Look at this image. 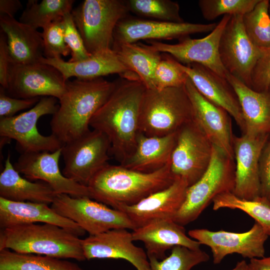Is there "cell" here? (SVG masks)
Wrapping results in <instances>:
<instances>
[{
    "mask_svg": "<svg viewBox=\"0 0 270 270\" xmlns=\"http://www.w3.org/2000/svg\"><path fill=\"white\" fill-rule=\"evenodd\" d=\"M146 89L138 77L121 78L111 95L90 120V127L108 137L110 154L120 164L135 150Z\"/></svg>",
    "mask_w": 270,
    "mask_h": 270,
    "instance_id": "6da1fadb",
    "label": "cell"
},
{
    "mask_svg": "<svg viewBox=\"0 0 270 270\" xmlns=\"http://www.w3.org/2000/svg\"><path fill=\"white\" fill-rule=\"evenodd\" d=\"M117 80L99 78L66 82V91L50 122L52 134L64 144L90 130V122L114 90Z\"/></svg>",
    "mask_w": 270,
    "mask_h": 270,
    "instance_id": "7a4b0ae2",
    "label": "cell"
},
{
    "mask_svg": "<svg viewBox=\"0 0 270 270\" xmlns=\"http://www.w3.org/2000/svg\"><path fill=\"white\" fill-rule=\"evenodd\" d=\"M176 178L171 171L170 162L148 173L108 164L94 176L88 187L91 198L116 209L138 203L168 187Z\"/></svg>",
    "mask_w": 270,
    "mask_h": 270,
    "instance_id": "3957f363",
    "label": "cell"
},
{
    "mask_svg": "<svg viewBox=\"0 0 270 270\" xmlns=\"http://www.w3.org/2000/svg\"><path fill=\"white\" fill-rule=\"evenodd\" d=\"M81 240L74 233L54 224H18L1 228L0 250L84 261Z\"/></svg>",
    "mask_w": 270,
    "mask_h": 270,
    "instance_id": "277c9868",
    "label": "cell"
},
{
    "mask_svg": "<svg viewBox=\"0 0 270 270\" xmlns=\"http://www.w3.org/2000/svg\"><path fill=\"white\" fill-rule=\"evenodd\" d=\"M192 120L191 102L185 85L146 89L140 118V131L148 136H163L177 132Z\"/></svg>",
    "mask_w": 270,
    "mask_h": 270,
    "instance_id": "5b68a950",
    "label": "cell"
},
{
    "mask_svg": "<svg viewBox=\"0 0 270 270\" xmlns=\"http://www.w3.org/2000/svg\"><path fill=\"white\" fill-rule=\"evenodd\" d=\"M234 160L213 145L210 164L204 175L188 187L181 208L172 220L184 226L196 220L218 195L233 192Z\"/></svg>",
    "mask_w": 270,
    "mask_h": 270,
    "instance_id": "8992f818",
    "label": "cell"
},
{
    "mask_svg": "<svg viewBox=\"0 0 270 270\" xmlns=\"http://www.w3.org/2000/svg\"><path fill=\"white\" fill-rule=\"evenodd\" d=\"M129 10L124 0H84L71 14L88 52L92 54L110 49L118 23Z\"/></svg>",
    "mask_w": 270,
    "mask_h": 270,
    "instance_id": "52a82bcc",
    "label": "cell"
},
{
    "mask_svg": "<svg viewBox=\"0 0 270 270\" xmlns=\"http://www.w3.org/2000/svg\"><path fill=\"white\" fill-rule=\"evenodd\" d=\"M58 98L44 96L28 111L12 117L0 118V136L16 140V148L20 154L40 152H54L64 144L54 134L44 136L37 129L40 118L54 114L58 110Z\"/></svg>",
    "mask_w": 270,
    "mask_h": 270,
    "instance_id": "ba28073f",
    "label": "cell"
},
{
    "mask_svg": "<svg viewBox=\"0 0 270 270\" xmlns=\"http://www.w3.org/2000/svg\"><path fill=\"white\" fill-rule=\"evenodd\" d=\"M50 207L62 216L75 222L89 235L113 229L133 230L136 228L124 212L89 197L74 198L66 194H57Z\"/></svg>",
    "mask_w": 270,
    "mask_h": 270,
    "instance_id": "9c48e42d",
    "label": "cell"
},
{
    "mask_svg": "<svg viewBox=\"0 0 270 270\" xmlns=\"http://www.w3.org/2000/svg\"><path fill=\"white\" fill-rule=\"evenodd\" d=\"M110 150L108 137L98 130H90L62 148V172L66 177L88 186L94 176L109 164Z\"/></svg>",
    "mask_w": 270,
    "mask_h": 270,
    "instance_id": "30bf717a",
    "label": "cell"
},
{
    "mask_svg": "<svg viewBox=\"0 0 270 270\" xmlns=\"http://www.w3.org/2000/svg\"><path fill=\"white\" fill-rule=\"evenodd\" d=\"M213 145L192 120L176 132V141L170 160V169L176 178L190 186L204 175L212 157Z\"/></svg>",
    "mask_w": 270,
    "mask_h": 270,
    "instance_id": "8fae6325",
    "label": "cell"
},
{
    "mask_svg": "<svg viewBox=\"0 0 270 270\" xmlns=\"http://www.w3.org/2000/svg\"><path fill=\"white\" fill-rule=\"evenodd\" d=\"M242 16H232L220 38L218 52L226 71L251 88V77L262 48L254 44L248 36Z\"/></svg>",
    "mask_w": 270,
    "mask_h": 270,
    "instance_id": "7c38bea8",
    "label": "cell"
},
{
    "mask_svg": "<svg viewBox=\"0 0 270 270\" xmlns=\"http://www.w3.org/2000/svg\"><path fill=\"white\" fill-rule=\"evenodd\" d=\"M66 82L54 67L42 62L22 64L10 62L6 93L18 98L52 96L64 94Z\"/></svg>",
    "mask_w": 270,
    "mask_h": 270,
    "instance_id": "4fadbf2b",
    "label": "cell"
},
{
    "mask_svg": "<svg viewBox=\"0 0 270 270\" xmlns=\"http://www.w3.org/2000/svg\"><path fill=\"white\" fill-rule=\"evenodd\" d=\"M231 16H224L215 28L204 38L187 36L176 44L148 40V46L160 53L170 54L182 64H198L226 78L228 72L220 60L218 46L222 33Z\"/></svg>",
    "mask_w": 270,
    "mask_h": 270,
    "instance_id": "5bb4252c",
    "label": "cell"
},
{
    "mask_svg": "<svg viewBox=\"0 0 270 270\" xmlns=\"http://www.w3.org/2000/svg\"><path fill=\"white\" fill-rule=\"evenodd\" d=\"M188 234L201 244L210 247L214 264L220 263L226 256L235 253L250 259L264 258V243L268 237L256 222L244 232L197 228L189 230Z\"/></svg>",
    "mask_w": 270,
    "mask_h": 270,
    "instance_id": "9a60e30c",
    "label": "cell"
},
{
    "mask_svg": "<svg viewBox=\"0 0 270 270\" xmlns=\"http://www.w3.org/2000/svg\"><path fill=\"white\" fill-rule=\"evenodd\" d=\"M218 23L174 22L145 20L127 16L116 24L113 44L136 43L140 40H179L190 34L212 31Z\"/></svg>",
    "mask_w": 270,
    "mask_h": 270,
    "instance_id": "2e32d148",
    "label": "cell"
},
{
    "mask_svg": "<svg viewBox=\"0 0 270 270\" xmlns=\"http://www.w3.org/2000/svg\"><path fill=\"white\" fill-rule=\"evenodd\" d=\"M61 156L62 148L54 152L21 154L14 167L30 180H40L47 183L56 194L91 198L88 186L66 177L60 171L59 160Z\"/></svg>",
    "mask_w": 270,
    "mask_h": 270,
    "instance_id": "e0dca14e",
    "label": "cell"
},
{
    "mask_svg": "<svg viewBox=\"0 0 270 270\" xmlns=\"http://www.w3.org/2000/svg\"><path fill=\"white\" fill-rule=\"evenodd\" d=\"M192 107V120L212 142L234 160L230 116L204 96L188 78L185 84Z\"/></svg>",
    "mask_w": 270,
    "mask_h": 270,
    "instance_id": "ac0fdd59",
    "label": "cell"
},
{
    "mask_svg": "<svg viewBox=\"0 0 270 270\" xmlns=\"http://www.w3.org/2000/svg\"><path fill=\"white\" fill-rule=\"evenodd\" d=\"M270 134H242L234 135L235 160L234 188L233 193L245 200L260 196L259 160L262 150Z\"/></svg>",
    "mask_w": 270,
    "mask_h": 270,
    "instance_id": "d6986e66",
    "label": "cell"
},
{
    "mask_svg": "<svg viewBox=\"0 0 270 270\" xmlns=\"http://www.w3.org/2000/svg\"><path fill=\"white\" fill-rule=\"evenodd\" d=\"M132 233L127 229H113L82 240L86 260L123 259L137 270H150L146 252L133 244Z\"/></svg>",
    "mask_w": 270,
    "mask_h": 270,
    "instance_id": "ffe728a7",
    "label": "cell"
},
{
    "mask_svg": "<svg viewBox=\"0 0 270 270\" xmlns=\"http://www.w3.org/2000/svg\"><path fill=\"white\" fill-rule=\"evenodd\" d=\"M188 186L184 180L176 178L168 187L135 204L120 206L116 210L124 212L136 228L157 219H172L184 202Z\"/></svg>",
    "mask_w": 270,
    "mask_h": 270,
    "instance_id": "44dd1931",
    "label": "cell"
},
{
    "mask_svg": "<svg viewBox=\"0 0 270 270\" xmlns=\"http://www.w3.org/2000/svg\"><path fill=\"white\" fill-rule=\"evenodd\" d=\"M178 64L197 90L208 100L224 109L244 134L246 127L240 102L226 78L198 64L184 65L178 62Z\"/></svg>",
    "mask_w": 270,
    "mask_h": 270,
    "instance_id": "7402d4cb",
    "label": "cell"
},
{
    "mask_svg": "<svg viewBox=\"0 0 270 270\" xmlns=\"http://www.w3.org/2000/svg\"><path fill=\"white\" fill-rule=\"evenodd\" d=\"M134 241L144 243L148 256L164 259L166 252L177 246L190 249H200L201 244L186 236L184 227L172 218L157 219L132 230Z\"/></svg>",
    "mask_w": 270,
    "mask_h": 270,
    "instance_id": "603a6c76",
    "label": "cell"
},
{
    "mask_svg": "<svg viewBox=\"0 0 270 270\" xmlns=\"http://www.w3.org/2000/svg\"><path fill=\"white\" fill-rule=\"evenodd\" d=\"M40 62L56 68L66 81L72 77L87 80L114 74L124 78L136 76L122 63L112 48L92 54L88 58L76 62L65 61L61 58L44 57Z\"/></svg>",
    "mask_w": 270,
    "mask_h": 270,
    "instance_id": "cb8c5ba5",
    "label": "cell"
},
{
    "mask_svg": "<svg viewBox=\"0 0 270 270\" xmlns=\"http://www.w3.org/2000/svg\"><path fill=\"white\" fill-rule=\"evenodd\" d=\"M38 222L62 227L78 236L86 233L77 224L58 214L48 204L30 202H14L0 197V228Z\"/></svg>",
    "mask_w": 270,
    "mask_h": 270,
    "instance_id": "d4e9b609",
    "label": "cell"
},
{
    "mask_svg": "<svg viewBox=\"0 0 270 270\" xmlns=\"http://www.w3.org/2000/svg\"><path fill=\"white\" fill-rule=\"evenodd\" d=\"M0 26L6 38L11 62L32 64L44 57L42 32L6 15L0 16Z\"/></svg>",
    "mask_w": 270,
    "mask_h": 270,
    "instance_id": "484cf974",
    "label": "cell"
},
{
    "mask_svg": "<svg viewBox=\"0 0 270 270\" xmlns=\"http://www.w3.org/2000/svg\"><path fill=\"white\" fill-rule=\"evenodd\" d=\"M226 78L238 97L245 124L244 133L270 134V90L255 91L228 72Z\"/></svg>",
    "mask_w": 270,
    "mask_h": 270,
    "instance_id": "4316f807",
    "label": "cell"
},
{
    "mask_svg": "<svg viewBox=\"0 0 270 270\" xmlns=\"http://www.w3.org/2000/svg\"><path fill=\"white\" fill-rule=\"evenodd\" d=\"M176 132L163 136H148L140 132L132 154L120 165L129 169L152 172L170 162Z\"/></svg>",
    "mask_w": 270,
    "mask_h": 270,
    "instance_id": "83f0119b",
    "label": "cell"
},
{
    "mask_svg": "<svg viewBox=\"0 0 270 270\" xmlns=\"http://www.w3.org/2000/svg\"><path fill=\"white\" fill-rule=\"evenodd\" d=\"M57 194L47 183L24 178L14 167L8 154L0 174V197L14 202L52 204Z\"/></svg>",
    "mask_w": 270,
    "mask_h": 270,
    "instance_id": "f1b7e54d",
    "label": "cell"
},
{
    "mask_svg": "<svg viewBox=\"0 0 270 270\" xmlns=\"http://www.w3.org/2000/svg\"><path fill=\"white\" fill-rule=\"evenodd\" d=\"M112 49L122 63L138 77L146 88L156 89L154 72L162 58V53L141 42L113 44Z\"/></svg>",
    "mask_w": 270,
    "mask_h": 270,
    "instance_id": "f546056e",
    "label": "cell"
},
{
    "mask_svg": "<svg viewBox=\"0 0 270 270\" xmlns=\"http://www.w3.org/2000/svg\"><path fill=\"white\" fill-rule=\"evenodd\" d=\"M0 270H84L76 263L52 256L0 250Z\"/></svg>",
    "mask_w": 270,
    "mask_h": 270,
    "instance_id": "4dcf8cb0",
    "label": "cell"
},
{
    "mask_svg": "<svg viewBox=\"0 0 270 270\" xmlns=\"http://www.w3.org/2000/svg\"><path fill=\"white\" fill-rule=\"evenodd\" d=\"M74 0H28L19 21L34 29H42L72 10Z\"/></svg>",
    "mask_w": 270,
    "mask_h": 270,
    "instance_id": "1f68e13d",
    "label": "cell"
},
{
    "mask_svg": "<svg viewBox=\"0 0 270 270\" xmlns=\"http://www.w3.org/2000/svg\"><path fill=\"white\" fill-rule=\"evenodd\" d=\"M212 203L214 210L228 208L246 212L270 236V202L265 198L260 196L253 200H245L232 192H226L216 196Z\"/></svg>",
    "mask_w": 270,
    "mask_h": 270,
    "instance_id": "d6a6232c",
    "label": "cell"
},
{
    "mask_svg": "<svg viewBox=\"0 0 270 270\" xmlns=\"http://www.w3.org/2000/svg\"><path fill=\"white\" fill-rule=\"evenodd\" d=\"M242 19L252 42L261 48L270 47L269 0H260L251 11L242 16Z\"/></svg>",
    "mask_w": 270,
    "mask_h": 270,
    "instance_id": "836d02e7",
    "label": "cell"
},
{
    "mask_svg": "<svg viewBox=\"0 0 270 270\" xmlns=\"http://www.w3.org/2000/svg\"><path fill=\"white\" fill-rule=\"evenodd\" d=\"M148 256L150 270H190L210 258L208 254L200 249L194 250L180 246L173 247L170 255L161 261L154 256Z\"/></svg>",
    "mask_w": 270,
    "mask_h": 270,
    "instance_id": "e575fe53",
    "label": "cell"
},
{
    "mask_svg": "<svg viewBox=\"0 0 270 270\" xmlns=\"http://www.w3.org/2000/svg\"><path fill=\"white\" fill-rule=\"evenodd\" d=\"M129 12L143 17L164 22H182L180 8L176 2L170 0H128Z\"/></svg>",
    "mask_w": 270,
    "mask_h": 270,
    "instance_id": "d590c367",
    "label": "cell"
},
{
    "mask_svg": "<svg viewBox=\"0 0 270 270\" xmlns=\"http://www.w3.org/2000/svg\"><path fill=\"white\" fill-rule=\"evenodd\" d=\"M260 0H200L198 7L204 18L213 20L222 15H242L251 11Z\"/></svg>",
    "mask_w": 270,
    "mask_h": 270,
    "instance_id": "8d00e7d4",
    "label": "cell"
},
{
    "mask_svg": "<svg viewBox=\"0 0 270 270\" xmlns=\"http://www.w3.org/2000/svg\"><path fill=\"white\" fill-rule=\"evenodd\" d=\"M164 54L154 72L156 89L184 86L188 77L180 68L178 62L170 54Z\"/></svg>",
    "mask_w": 270,
    "mask_h": 270,
    "instance_id": "74e56055",
    "label": "cell"
},
{
    "mask_svg": "<svg viewBox=\"0 0 270 270\" xmlns=\"http://www.w3.org/2000/svg\"><path fill=\"white\" fill-rule=\"evenodd\" d=\"M62 18L53 22L42 32L46 58H61L71 53L65 42Z\"/></svg>",
    "mask_w": 270,
    "mask_h": 270,
    "instance_id": "f35d334b",
    "label": "cell"
},
{
    "mask_svg": "<svg viewBox=\"0 0 270 270\" xmlns=\"http://www.w3.org/2000/svg\"><path fill=\"white\" fill-rule=\"evenodd\" d=\"M64 38L66 44L71 52V58L68 61L76 62L88 58L90 54L73 20L71 12L62 18Z\"/></svg>",
    "mask_w": 270,
    "mask_h": 270,
    "instance_id": "ab89813d",
    "label": "cell"
},
{
    "mask_svg": "<svg viewBox=\"0 0 270 270\" xmlns=\"http://www.w3.org/2000/svg\"><path fill=\"white\" fill-rule=\"evenodd\" d=\"M270 47L262 48V56L253 70L251 77V88L262 92L270 90Z\"/></svg>",
    "mask_w": 270,
    "mask_h": 270,
    "instance_id": "60d3db41",
    "label": "cell"
},
{
    "mask_svg": "<svg viewBox=\"0 0 270 270\" xmlns=\"http://www.w3.org/2000/svg\"><path fill=\"white\" fill-rule=\"evenodd\" d=\"M40 98H18L8 96L5 90L0 87V118L12 117L22 110L32 108L40 100Z\"/></svg>",
    "mask_w": 270,
    "mask_h": 270,
    "instance_id": "b9f144b4",
    "label": "cell"
},
{
    "mask_svg": "<svg viewBox=\"0 0 270 270\" xmlns=\"http://www.w3.org/2000/svg\"><path fill=\"white\" fill-rule=\"evenodd\" d=\"M259 176L260 196L270 202V136L260 154Z\"/></svg>",
    "mask_w": 270,
    "mask_h": 270,
    "instance_id": "7bdbcfd3",
    "label": "cell"
},
{
    "mask_svg": "<svg viewBox=\"0 0 270 270\" xmlns=\"http://www.w3.org/2000/svg\"><path fill=\"white\" fill-rule=\"evenodd\" d=\"M6 35L2 32L0 34V84L5 90L8 87L9 70L10 64Z\"/></svg>",
    "mask_w": 270,
    "mask_h": 270,
    "instance_id": "ee69618b",
    "label": "cell"
},
{
    "mask_svg": "<svg viewBox=\"0 0 270 270\" xmlns=\"http://www.w3.org/2000/svg\"><path fill=\"white\" fill-rule=\"evenodd\" d=\"M22 8V4L19 0H0V16L14 17L16 12Z\"/></svg>",
    "mask_w": 270,
    "mask_h": 270,
    "instance_id": "f6af8a7d",
    "label": "cell"
},
{
    "mask_svg": "<svg viewBox=\"0 0 270 270\" xmlns=\"http://www.w3.org/2000/svg\"><path fill=\"white\" fill-rule=\"evenodd\" d=\"M248 264L250 270H270V256L250 259Z\"/></svg>",
    "mask_w": 270,
    "mask_h": 270,
    "instance_id": "bcb514c9",
    "label": "cell"
},
{
    "mask_svg": "<svg viewBox=\"0 0 270 270\" xmlns=\"http://www.w3.org/2000/svg\"><path fill=\"white\" fill-rule=\"evenodd\" d=\"M232 270H250L248 264L246 260H242L238 262Z\"/></svg>",
    "mask_w": 270,
    "mask_h": 270,
    "instance_id": "7dc6e473",
    "label": "cell"
},
{
    "mask_svg": "<svg viewBox=\"0 0 270 270\" xmlns=\"http://www.w3.org/2000/svg\"><path fill=\"white\" fill-rule=\"evenodd\" d=\"M269 13L270 15V0H269Z\"/></svg>",
    "mask_w": 270,
    "mask_h": 270,
    "instance_id": "c3c4849f",
    "label": "cell"
},
{
    "mask_svg": "<svg viewBox=\"0 0 270 270\" xmlns=\"http://www.w3.org/2000/svg\"></svg>",
    "mask_w": 270,
    "mask_h": 270,
    "instance_id": "681fc988",
    "label": "cell"
}]
</instances>
